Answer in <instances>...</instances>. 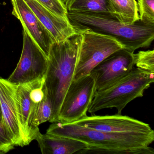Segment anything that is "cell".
I'll return each instance as SVG.
<instances>
[{"label": "cell", "mask_w": 154, "mask_h": 154, "mask_svg": "<svg viewBox=\"0 0 154 154\" xmlns=\"http://www.w3.org/2000/svg\"><path fill=\"white\" fill-rule=\"evenodd\" d=\"M67 17L76 32L89 30L116 39L122 48L133 52L149 47L154 39V25L139 20L132 25L118 21L110 14L68 12Z\"/></svg>", "instance_id": "obj_2"}, {"label": "cell", "mask_w": 154, "mask_h": 154, "mask_svg": "<svg viewBox=\"0 0 154 154\" xmlns=\"http://www.w3.org/2000/svg\"><path fill=\"white\" fill-rule=\"evenodd\" d=\"M12 14L48 57L51 46L56 42L50 32L36 17L24 0H11Z\"/></svg>", "instance_id": "obj_11"}, {"label": "cell", "mask_w": 154, "mask_h": 154, "mask_svg": "<svg viewBox=\"0 0 154 154\" xmlns=\"http://www.w3.org/2000/svg\"><path fill=\"white\" fill-rule=\"evenodd\" d=\"M67 10L68 12L109 14L107 9V0H72Z\"/></svg>", "instance_id": "obj_16"}, {"label": "cell", "mask_w": 154, "mask_h": 154, "mask_svg": "<svg viewBox=\"0 0 154 154\" xmlns=\"http://www.w3.org/2000/svg\"><path fill=\"white\" fill-rule=\"evenodd\" d=\"M35 140L38 142L43 154H78L88 147L87 144L80 140L47 133L42 134L39 130L37 132Z\"/></svg>", "instance_id": "obj_14"}, {"label": "cell", "mask_w": 154, "mask_h": 154, "mask_svg": "<svg viewBox=\"0 0 154 154\" xmlns=\"http://www.w3.org/2000/svg\"><path fill=\"white\" fill-rule=\"evenodd\" d=\"M82 35L78 33L61 42L51 46L45 85L53 106L50 122H58V115L66 91L73 79Z\"/></svg>", "instance_id": "obj_3"}, {"label": "cell", "mask_w": 154, "mask_h": 154, "mask_svg": "<svg viewBox=\"0 0 154 154\" xmlns=\"http://www.w3.org/2000/svg\"><path fill=\"white\" fill-rule=\"evenodd\" d=\"M56 16L68 19V11L59 0H36Z\"/></svg>", "instance_id": "obj_20"}, {"label": "cell", "mask_w": 154, "mask_h": 154, "mask_svg": "<svg viewBox=\"0 0 154 154\" xmlns=\"http://www.w3.org/2000/svg\"><path fill=\"white\" fill-rule=\"evenodd\" d=\"M0 122H3V119H2V112L1 107V104H0Z\"/></svg>", "instance_id": "obj_23"}, {"label": "cell", "mask_w": 154, "mask_h": 154, "mask_svg": "<svg viewBox=\"0 0 154 154\" xmlns=\"http://www.w3.org/2000/svg\"><path fill=\"white\" fill-rule=\"evenodd\" d=\"M46 133L71 138L88 145L78 154H148L154 134L111 133L86 128L74 123L54 122Z\"/></svg>", "instance_id": "obj_1"}, {"label": "cell", "mask_w": 154, "mask_h": 154, "mask_svg": "<svg viewBox=\"0 0 154 154\" xmlns=\"http://www.w3.org/2000/svg\"><path fill=\"white\" fill-rule=\"evenodd\" d=\"M16 85L0 78V104L5 127L12 137L15 146L26 145L20 122L16 98Z\"/></svg>", "instance_id": "obj_10"}, {"label": "cell", "mask_w": 154, "mask_h": 154, "mask_svg": "<svg viewBox=\"0 0 154 154\" xmlns=\"http://www.w3.org/2000/svg\"><path fill=\"white\" fill-rule=\"evenodd\" d=\"M14 146L12 137L4 123L0 122V154L8 153L14 149Z\"/></svg>", "instance_id": "obj_21"}, {"label": "cell", "mask_w": 154, "mask_h": 154, "mask_svg": "<svg viewBox=\"0 0 154 154\" xmlns=\"http://www.w3.org/2000/svg\"><path fill=\"white\" fill-rule=\"evenodd\" d=\"M73 123L101 131L128 134H154L147 123L127 116L113 115L85 117Z\"/></svg>", "instance_id": "obj_9"}, {"label": "cell", "mask_w": 154, "mask_h": 154, "mask_svg": "<svg viewBox=\"0 0 154 154\" xmlns=\"http://www.w3.org/2000/svg\"><path fill=\"white\" fill-rule=\"evenodd\" d=\"M154 82V73L133 68L123 78L104 90L96 91L88 112L91 114L103 109H117L121 114L127 104L142 97Z\"/></svg>", "instance_id": "obj_4"}, {"label": "cell", "mask_w": 154, "mask_h": 154, "mask_svg": "<svg viewBox=\"0 0 154 154\" xmlns=\"http://www.w3.org/2000/svg\"><path fill=\"white\" fill-rule=\"evenodd\" d=\"M96 91L95 82L91 75L73 80L62 102L58 122L72 123L86 116Z\"/></svg>", "instance_id": "obj_6"}, {"label": "cell", "mask_w": 154, "mask_h": 154, "mask_svg": "<svg viewBox=\"0 0 154 154\" xmlns=\"http://www.w3.org/2000/svg\"><path fill=\"white\" fill-rule=\"evenodd\" d=\"M24 1L50 32L56 42H63L78 33L68 19L55 15L36 0Z\"/></svg>", "instance_id": "obj_12"}, {"label": "cell", "mask_w": 154, "mask_h": 154, "mask_svg": "<svg viewBox=\"0 0 154 154\" xmlns=\"http://www.w3.org/2000/svg\"><path fill=\"white\" fill-rule=\"evenodd\" d=\"M134 66L133 52L122 48L112 53L90 72L94 79L96 91L109 87L128 74Z\"/></svg>", "instance_id": "obj_8"}, {"label": "cell", "mask_w": 154, "mask_h": 154, "mask_svg": "<svg viewBox=\"0 0 154 154\" xmlns=\"http://www.w3.org/2000/svg\"><path fill=\"white\" fill-rule=\"evenodd\" d=\"M139 20L143 23L154 25V0H137Z\"/></svg>", "instance_id": "obj_19"}, {"label": "cell", "mask_w": 154, "mask_h": 154, "mask_svg": "<svg viewBox=\"0 0 154 154\" xmlns=\"http://www.w3.org/2000/svg\"><path fill=\"white\" fill-rule=\"evenodd\" d=\"M82 35L73 79L90 74L93 69L114 52L122 49L113 38L89 30L78 31Z\"/></svg>", "instance_id": "obj_5"}, {"label": "cell", "mask_w": 154, "mask_h": 154, "mask_svg": "<svg viewBox=\"0 0 154 154\" xmlns=\"http://www.w3.org/2000/svg\"></svg>", "instance_id": "obj_24"}, {"label": "cell", "mask_w": 154, "mask_h": 154, "mask_svg": "<svg viewBox=\"0 0 154 154\" xmlns=\"http://www.w3.org/2000/svg\"><path fill=\"white\" fill-rule=\"evenodd\" d=\"M29 82L16 85V98L18 113L26 146L35 140L37 132L39 130L35 129L31 123L33 104L29 97Z\"/></svg>", "instance_id": "obj_13"}, {"label": "cell", "mask_w": 154, "mask_h": 154, "mask_svg": "<svg viewBox=\"0 0 154 154\" xmlns=\"http://www.w3.org/2000/svg\"><path fill=\"white\" fill-rule=\"evenodd\" d=\"M59 1L64 6L65 8L67 9L68 5H69L72 0H59Z\"/></svg>", "instance_id": "obj_22"}, {"label": "cell", "mask_w": 154, "mask_h": 154, "mask_svg": "<svg viewBox=\"0 0 154 154\" xmlns=\"http://www.w3.org/2000/svg\"><path fill=\"white\" fill-rule=\"evenodd\" d=\"M134 63L142 71L154 73V51H140L134 54Z\"/></svg>", "instance_id": "obj_18"}, {"label": "cell", "mask_w": 154, "mask_h": 154, "mask_svg": "<svg viewBox=\"0 0 154 154\" xmlns=\"http://www.w3.org/2000/svg\"><path fill=\"white\" fill-rule=\"evenodd\" d=\"M109 14L118 21L126 25H132L139 20L136 0H107Z\"/></svg>", "instance_id": "obj_15"}, {"label": "cell", "mask_w": 154, "mask_h": 154, "mask_svg": "<svg viewBox=\"0 0 154 154\" xmlns=\"http://www.w3.org/2000/svg\"><path fill=\"white\" fill-rule=\"evenodd\" d=\"M53 116V106L48 94L47 91L42 100L35 105L33 125L38 128L40 124L50 121Z\"/></svg>", "instance_id": "obj_17"}, {"label": "cell", "mask_w": 154, "mask_h": 154, "mask_svg": "<svg viewBox=\"0 0 154 154\" xmlns=\"http://www.w3.org/2000/svg\"><path fill=\"white\" fill-rule=\"evenodd\" d=\"M23 35L20 59L16 69L7 79L16 85L44 78L48 66L47 57L24 29Z\"/></svg>", "instance_id": "obj_7"}]
</instances>
